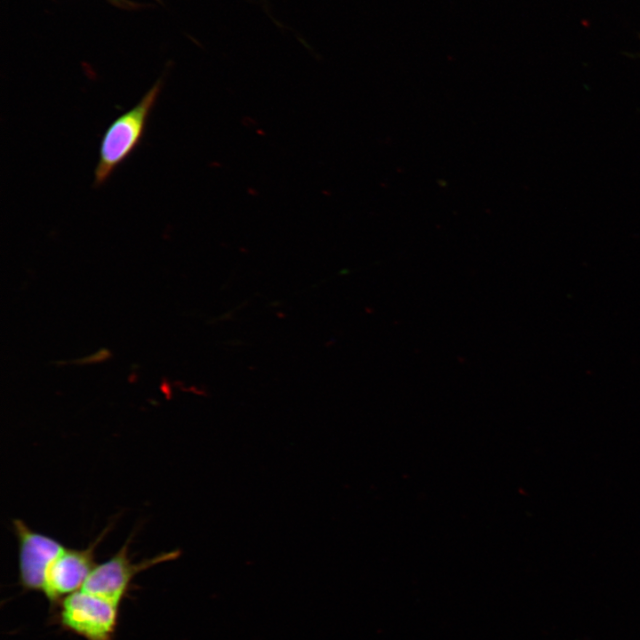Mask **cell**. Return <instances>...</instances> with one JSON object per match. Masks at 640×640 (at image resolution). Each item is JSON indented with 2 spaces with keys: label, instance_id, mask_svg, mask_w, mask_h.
Returning a JSON list of instances; mask_svg holds the SVG:
<instances>
[{
  "label": "cell",
  "instance_id": "1",
  "mask_svg": "<svg viewBox=\"0 0 640 640\" xmlns=\"http://www.w3.org/2000/svg\"><path fill=\"white\" fill-rule=\"evenodd\" d=\"M162 80H157L140 101L117 116L105 131L94 169L93 187L103 185L140 143L149 115L160 95Z\"/></svg>",
  "mask_w": 640,
  "mask_h": 640
},
{
  "label": "cell",
  "instance_id": "2",
  "mask_svg": "<svg viewBox=\"0 0 640 640\" xmlns=\"http://www.w3.org/2000/svg\"><path fill=\"white\" fill-rule=\"evenodd\" d=\"M119 605L80 589L55 606L53 620L63 630L85 640H115Z\"/></svg>",
  "mask_w": 640,
  "mask_h": 640
},
{
  "label": "cell",
  "instance_id": "3",
  "mask_svg": "<svg viewBox=\"0 0 640 640\" xmlns=\"http://www.w3.org/2000/svg\"><path fill=\"white\" fill-rule=\"evenodd\" d=\"M130 540L131 537L107 561L96 564L82 588L83 590L120 606L136 575L161 563L176 559L180 555L178 550H172L133 563L129 556Z\"/></svg>",
  "mask_w": 640,
  "mask_h": 640
},
{
  "label": "cell",
  "instance_id": "4",
  "mask_svg": "<svg viewBox=\"0 0 640 640\" xmlns=\"http://www.w3.org/2000/svg\"><path fill=\"white\" fill-rule=\"evenodd\" d=\"M105 532L85 548L64 547L50 564L42 593L48 599L51 609L66 596L82 589L96 566L95 548Z\"/></svg>",
  "mask_w": 640,
  "mask_h": 640
},
{
  "label": "cell",
  "instance_id": "5",
  "mask_svg": "<svg viewBox=\"0 0 640 640\" xmlns=\"http://www.w3.org/2000/svg\"><path fill=\"white\" fill-rule=\"evenodd\" d=\"M12 527L18 540L20 584L23 590L42 592L46 571L64 546L22 520L14 519Z\"/></svg>",
  "mask_w": 640,
  "mask_h": 640
}]
</instances>
